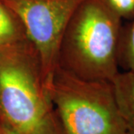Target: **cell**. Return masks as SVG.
I'll list each match as a JSON object with an SVG mask.
<instances>
[{"label":"cell","instance_id":"cell-4","mask_svg":"<svg viewBox=\"0 0 134 134\" xmlns=\"http://www.w3.org/2000/svg\"><path fill=\"white\" fill-rule=\"evenodd\" d=\"M18 17L41 64L46 86L58 65L63 34L84 0H2Z\"/></svg>","mask_w":134,"mask_h":134},{"label":"cell","instance_id":"cell-3","mask_svg":"<svg viewBox=\"0 0 134 134\" xmlns=\"http://www.w3.org/2000/svg\"><path fill=\"white\" fill-rule=\"evenodd\" d=\"M61 134H127L110 81H86L57 66L48 83Z\"/></svg>","mask_w":134,"mask_h":134},{"label":"cell","instance_id":"cell-6","mask_svg":"<svg viewBox=\"0 0 134 134\" xmlns=\"http://www.w3.org/2000/svg\"><path fill=\"white\" fill-rule=\"evenodd\" d=\"M26 40V34L14 13L0 0V48Z\"/></svg>","mask_w":134,"mask_h":134},{"label":"cell","instance_id":"cell-10","mask_svg":"<svg viewBox=\"0 0 134 134\" xmlns=\"http://www.w3.org/2000/svg\"><path fill=\"white\" fill-rule=\"evenodd\" d=\"M127 134H134V127H129Z\"/></svg>","mask_w":134,"mask_h":134},{"label":"cell","instance_id":"cell-9","mask_svg":"<svg viewBox=\"0 0 134 134\" xmlns=\"http://www.w3.org/2000/svg\"><path fill=\"white\" fill-rule=\"evenodd\" d=\"M0 134H16L12 130L8 129L3 125H0Z\"/></svg>","mask_w":134,"mask_h":134},{"label":"cell","instance_id":"cell-7","mask_svg":"<svg viewBox=\"0 0 134 134\" xmlns=\"http://www.w3.org/2000/svg\"><path fill=\"white\" fill-rule=\"evenodd\" d=\"M118 62L125 71H134V19L121 26Z\"/></svg>","mask_w":134,"mask_h":134},{"label":"cell","instance_id":"cell-2","mask_svg":"<svg viewBox=\"0 0 134 134\" xmlns=\"http://www.w3.org/2000/svg\"><path fill=\"white\" fill-rule=\"evenodd\" d=\"M121 26L100 0H84L63 34L57 66L83 80L110 82L119 72Z\"/></svg>","mask_w":134,"mask_h":134},{"label":"cell","instance_id":"cell-5","mask_svg":"<svg viewBox=\"0 0 134 134\" xmlns=\"http://www.w3.org/2000/svg\"><path fill=\"white\" fill-rule=\"evenodd\" d=\"M110 83L120 114L129 127H134V71L119 72Z\"/></svg>","mask_w":134,"mask_h":134},{"label":"cell","instance_id":"cell-1","mask_svg":"<svg viewBox=\"0 0 134 134\" xmlns=\"http://www.w3.org/2000/svg\"><path fill=\"white\" fill-rule=\"evenodd\" d=\"M0 125L16 134H61L38 55L29 40L0 48Z\"/></svg>","mask_w":134,"mask_h":134},{"label":"cell","instance_id":"cell-8","mask_svg":"<svg viewBox=\"0 0 134 134\" xmlns=\"http://www.w3.org/2000/svg\"><path fill=\"white\" fill-rule=\"evenodd\" d=\"M106 7L120 19H134V0H100Z\"/></svg>","mask_w":134,"mask_h":134}]
</instances>
